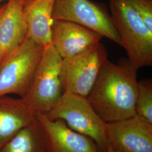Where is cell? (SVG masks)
<instances>
[{
	"label": "cell",
	"mask_w": 152,
	"mask_h": 152,
	"mask_svg": "<svg viewBox=\"0 0 152 152\" xmlns=\"http://www.w3.org/2000/svg\"><path fill=\"white\" fill-rule=\"evenodd\" d=\"M135 67L128 59L118 63L107 59L87 95L88 102L106 123L134 116L138 93Z\"/></svg>",
	"instance_id": "obj_1"
},
{
	"label": "cell",
	"mask_w": 152,
	"mask_h": 152,
	"mask_svg": "<svg viewBox=\"0 0 152 152\" xmlns=\"http://www.w3.org/2000/svg\"><path fill=\"white\" fill-rule=\"evenodd\" d=\"M110 14L128 60L137 69L152 65V31L126 0H109Z\"/></svg>",
	"instance_id": "obj_2"
},
{
	"label": "cell",
	"mask_w": 152,
	"mask_h": 152,
	"mask_svg": "<svg viewBox=\"0 0 152 152\" xmlns=\"http://www.w3.org/2000/svg\"><path fill=\"white\" fill-rule=\"evenodd\" d=\"M44 47L27 37L0 66V96L9 94L24 98L31 87Z\"/></svg>",
	"instance_id": "obj_3"
},
{
	"label": "cell",
	"mask_w": 152,
	"mask_h": 152,
	"mask_svg": "<svg viewBox=\"0 0 152 152\" xmlns=\"http://www.w3.org/2000/svg\"><path fill=\"white\" fill-rule=\"evenodd\" d=\"M46 115L50 120H63L72 130L89 137L99 151L108 149L106 122L96 113L86 97L65 92Z\"/></svg>",
	"instance_id": "obj_4"
},
{
	"label": "cell",
	"mask_w": 152,
	"mask_h": 152,
	"mask_svg": "<svg viewBox=\"0 0 152 152\" xmlns=\"http://www.w3.org/2000/svg\"><path fill=\"white\" fill-rule=\"evenodd\" d=\"M61 61L52 45L44 48L31 87L23 98L36 115L49 114L64 94L60 77Z\"/></svg>",
	"instance_id": "obj_5"
},
{
	"label": "cell",
	"mask_w": 152,
	"mask_h": 152,
	"mask_svg": "<svg viewBox=\"0 0 152 152\" xmlns=\"http://www.w3.org/2000/svg\"><path fill=\"white\" fill-rule=\"evenodd\" d=\"M107 56V49L100 42L78 54L62 59L60 77L64 93L86 98Z\"/></svg>",
	"instance_id": "obj_6"
},
{
	"label": "cell",
	"mask_w": 152,
	"mask_h": 152,
	"mask_svg": "<svg viewBox=\"0 0 152 152\" xmlns=\"http://www.w3.org/2000/svg\"><path fill=\"white\" fill-rule=\"evenodd\" d=\"M53 19L82 25L121 46L118 33L104 3L91 0H55Z\"/></svg>",
	"instance_id": "obj_7"
},
{
	"label": "cell",
	"mask_w": 152,
	"mask_h": 152,
	"mask_svg": "<svg viewBox=\"0 0 152 152\" xmlns=\"http://www.w3.org/2000/svg\"><path fill=\"white\" fill-rule=\"evenodd\" d=\"M109 149L117 152H152V123L135 114L106 123Z\"/></svg>",
	"instance_id": "obj_8"
},
{
	"label": "cell",
	"mask_w": 152,
	"mask_h": 152,
	"mask_svg": "<svg viewBox=\"0 0 152 152\" xmlns=\"http://www.w3.org/2000/svg\"><path fill=\"white\" fill-rule=\"evenodd\" d=\"M99 33L74 22L53 20L51 45L62 59L71 58L100 42Z\"/></svg>",
	"instance_id": "obj_9"
},
{
	"label": "cell",
	"mask_w": 152,
	"mask_h": 152,
	"mask_svg": "<svg viewBox=\"0 0 152 152\" xmlns=\"http://www.w3.org/2000/svg\"><path fill=\"white\" fill-rule=\"evenodd\" d=\"M22 0H9L0 8V55L2 61L18 48L27 36Z\"/></svg>",
	"instance_id": "obj_10"
},
{
	"label": "cell",
	"mask_w": 152,
	"mask_h": 152,
	"mask_svg": "<svg viewBox=\"0 0 152 152\" xmlns=\"http://www.w3.org/2000/svg\"><path fill=\"white\" fill-rule=\"evenodd\" d=\"M42 123L48 141V152H98L89 137L70 129L64 121L50 120L46 115H36Z\"/></svg>",
	"instance_id": "obj_11"
},
{
	"label": "cell",
	"mask_w": 152,
	"mask_h": 152,
	"mask_svg": "<svg viewBox=\"0 0 152 152\" xmlns=\"http://www.w3.org/2000/svg\"><path fill=\"white\" fill-rule=\"evenodd\" d=\"M36 117L23 98L0 96V149Z\"/></svg>",
	"instance_id": "obj_12"
},
{
	"label": "cell",
	"mask_w": 152,
	"mask_h": 152,
	"mask_svg": "<svg viewBox=\"0 0 152 152\" xmlns=\"http://www.w3.org/2000/svg\"><path fill=\"white\" fill-rule=\"evenodd\" d=\"M54 2L55 0H31L24 6L27 37L44 48L51 45Z\"/></svg>",
	"instance_id": "obj_13"
},
{
	"label": "cell",
	"mask_w": 152,
	"mask_h": 152,
	"mask_svg": "<svg viewBox=\"0 0 152 152\" xmlns=\"http://www.w3.org/2000/svg\"><path fill=\"white\" fill-rule=\"evenodd\" d=\"M0 152H48L45 131L38 117L17 132Z\"/></svg>",
	"instance_id": "obj_14"
},
{
	"label": "cell",
	"mask_w": 152,
	"mask_h": 152,
	"mask_svg": "<svg viewBox=\"0 0 152 152\" xmlns=\"http://www.w3.org/2000/svg\"><path fill=\"white\" fill-rule=\"evenodd\" d=\"M135 113L152 123V80L143 79L138 81V93Z\"/></svg>",
	"instance_id": "obj_15"
},
{
	"label": "cell",
	"mask_w": 152,
	"mask_h": 152,
	"mask_svg": "<svg viewBox=\"0 0 152 152\" xmlns=\"http://www.w3.org/2000/svg\"><path fill=\"white\" fill-rule=\"evenodd\" d=\"M152 31V0H126Z\"/></svg>",
	"instance_id": "obj_16"
},
{
	"label": "cell",
	"mask_w": 152,
	"mask_h": 152,
	"mask_svg": "<svg viewBox=\"0 0 152 152\" xmlns=\"http://www.w3.org/2000/svg\"><path fill=\"white\" fill-rule=\"evenodd\" d=\"M4 1H5V0H0V8H1V3H2ZM7 1H9V0H7ZM22 1H24V2L28 3V2H29V1H31V0H22Z\"/></svg>",
	"instance_id": "obj_17"
},
{
	"label": "cell",
	"mask_w": 152,
	"mask_h": 152,
	"mask_svg": "<svg viewBox=\"0 0 152 152\" xmlns=\"http://www.w3.org/2000/svg\"><path fill=\"white\" fill-rule=\"evenodd\" d=\"M98 152H115L114 151H112L111 149H108V150H107V151H99Z\"/></svg>",
	"instance_id": "obj_18"
},
{
	"label": "cell",
	"mask_w": 152,
	"mask_h": 152,
	"mask_svg": "<svg viewBox=\"0 0 152 152\" xmlns=\"http://www.w3.org/2000/svg\"><path fill=\"white\" fill-rule=\"evenodd\" d=\"M1 63H2V59H1V55H0V66L1 64Z\"/></svg>",
	"instance_id": "obj_19"
}]
</instances>
